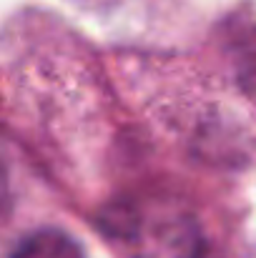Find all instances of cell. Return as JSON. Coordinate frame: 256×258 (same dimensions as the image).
<instances>
[{"instance_id": "obj_3", "label": "cell", "mask_w": 256, "mask_h": 258, "mask_svg": "<svg viewBox=\"0 0 256 258\" xmlns=\"http://www.w3.org/2000/svg\"><path fill=\"white\" fill-rule=\"evenodd\" d=\"M236 66L249 90H256V28H241L236 33Z\"/></svg>"}, {"instance_id": "obj_1", "label": "cell", "mask_w": 256, "mask_h": 258, "mask_svg": "<svg viewBox=\"0 0 256 258\" xmlns=\"http://www.w3.org/2000/svg\"><path fill=\"white\" fill-rule=\"evenodd\" d=\"M121 233L133 243L136 258H203L206 253L198 218L176 203L126 211Z\"/></svg>"}, {"instance_id": "obj_2", "label": "cell", "mask_w": 256, "mask_h": 258, "mask_svg": "<svg viewBox=\"0 0 256 258\" xmlns=\"http://www.w3.org/2000/svg\"><path fill=\"white\" fill-rule=\"evenodd\" d=\"M10 258H83L81 246L58 228H40L28 233Z\"/></svg>"}]
</instances>
